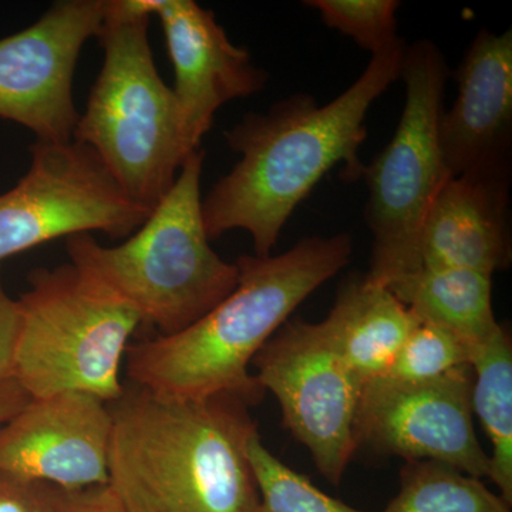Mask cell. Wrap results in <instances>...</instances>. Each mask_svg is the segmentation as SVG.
<instances>
[{
    "label": "cell",
    "mask_w": 512,
    "mask_h": 512,
    "mask_svg": "<svg viewBox=\"0 0 512 512\" xmlns=\"http://www.w3.org/2000/svg\"><path fill=\"white\" fill-rule=\"evenodd\" d=\"M20 325L19 302L6 292L0 272V384L13 379Z\"/></svg>",
    "instance_id": "cell-24"
},
{
    "label": "cell",
    "mask_w": 512,
    "mask_h": 512,
    "mask_svg": "<svg viewBox=\"0 0 512 512\" xmlns=\"http://www.w3.org/2000/svg\"><path fill=\"white\" fill-rule=\"evenodd\" d=\"M419 322L447 330L473 352L501 328L493 276L460 268L421 269L389 289Z\"/></svg>",
    "instance_id": "cell-17"
},
{
    "label": "cell",
    "mask_w": 512,
    "mask_h": 512,
    "mask_svg": "<svg viewBox=\"0 0 512 512\" xmlns=\"http://www.w3.org/2000/svg\"><path fill=\"white\" fill-rule=\"evenodd\" d=\"M510 190L511 173L448 178L421 232V269H470L491 276L508 269Z\"/></svg>",
    "instance_id": "cell-15"
},
{
    "label": "cell",
    "mask_w": 512,
    "mask_h": 512,
    "mask_svg": "<svg viewBox=\"0 0 512 512\" xmlns=\"http://www.w3.org/2000/svg\"><path fill=\"white\" fill-rule=\"evenodd\" d=\"M480 478L431 461L406 463L400 490L383 512H511Z\"/></svg>",
    "instance_id": "cell-19"
},
{
    "label": "cell",
    "mask_w": 512,
    "mask_h": 512,
    "mask_svg": "<svg viewBox=\"0 0 512 512\" xmlns=\"http://www.w3.org/2000/svg\"><path fill=\"white\" fill-rule=\"evenodd\" d=\"M106 0H60L16 35L0 39V117L37 140H73L80 113L73 79L87 40L97 37Z\"/></svg>",
    "instance_id": "cell-11"
},
{
    "label": "cell",
    "mask_w": 512,
    "mask_h": 512,
    "mask_svg": "<svg viewBox=\"0 0 512 512\" xmlns=\"http://www.w3.org/2000/svg\"><path fill=\"white\" fill-rule=\"evenodd\" d=\"M473 369L457 367L430 382L363 384L355 420L356 446L413 461H431L467 476L490 477V454L473 424Z\"/></svg>",
    "instance_id": "cell-10"
},
{
    "label": "cell",
    "mask_w": 512,
    "mask_h": 512,
    "mask_svg": "<svg viewBox=\"0 0 512 512\" xmlns=\"http://www.w3.org/2000/svg\"><path fill=\"white\" fill-rule=\"evenodd\" d=\"M205 151L185 160L148 220L117 247L93 234L67 238L70 262L116 293L154 326L174 335L207 315L238 284V266L211 247L202 215Z\"/></svg>",
    "instance_id": "cell-5"
},
{
    "label": "cell",
    "mask_w": 512,
    "mask_h": 512,
    "mask_svg": "<svg viewBox=\"0 0 512 512\" xmlns=\"http://www.w3.org/2000/svg\"><path fill=\"white\" fill-rule=\"evenodd\" d=\"M352 238L309 237L281 255H242L238 284L207 315L174 335L127 349L133 386L164 399L229 394L247 406L264 397L252 360L295 309L352 258Z\"/></svg>",
    "instance_id": "cell-2"
},
{
    "label": "cell",
    "mask_w": 512,
    "mask_h": 512,
    "mask_svg": "<svg viewBox=\"0 0 512 512\" xmlns=\"http://www.w3.org/2000/svg\"><path fill=\"white\" fill-rule=\"evenodd\" d=\"M453 76L457 99L439 127L448 173H511L512 30L481 29Z\"/></svg>",
    "instance_id": "cell-14"
},
{
    "label": "cell",
    "mask_w": 512,
    "mask_h": 512,
    "mask_svg": "<svg viewBox=\"0 0 512 512\" xmlns=\"http://www.w3.org/2000/svg\"><path fill=\"white\" fill-rule=\"evenodd\" d=\"M30 156L25 177L0 195V262L56 238L94 232L128 238L150 217L92 148L36 140Z\"/></svg>",
    "instance_id": "cell-8"
},
{
    "label": "cell",
    "mask_w": 512,
    "mask_h": 512,
    "mask_svg": "<svg viewBox=\"0 0 512 512\" xmlns=\"http://www.w3.org/2000/svg\"><path fill=\"white\" fill-rule=\"evenodd\" d=\"M406 49L402 39L372 55L359 79L326 106L311 94H293L225 131L241 158L202 200L208 237L244 229L255 255L269 256L293 212L336 164L345 165L343 180L362 178L367 113L400 80Z\"/></svg>",
    "instance_id": "cell-1"
},
{
    "label": "cell",
    "mask_w": 512,
    "mask_h": 512,
    "mask_svg": "<svg viewBox=\"0 0 512 512\" xmlns=\"http://www.w3.org/2000/svg\"><path fill=\"white\" fill-rule=\"evenodd\" d=\"M109 485L127 512H256L247 404L164 399L137 386L109 403Z\"/></svg>",
    "instance_id": "cell-3"
},
{
    "label": "cell",
    "mask_w": 512,
    "mask_h": 512,
    "mask_svg": "<svg viewBox=\"0 0 512 512\" xmlns=\"http://www.w3.org/2000/svg\"><path fill=\"white\" fill-rule=\"evenodd\" d=\"M471 407L491 444L490 480L512 505V345L501 326L471 352Z\"/></svg>",
    "instance_id": "cell-18"
},
{
    "label": "cell",
    "mask_w": 512,
    "mask_h": 512,
    "mask_svg": "<svg viewBox=\"0 0 512 512\" xmlns=\"http://www.w3.org/2000/svg\"><path fill=\"white\" fill-rule=\"evenodd\" d=\"M150 20L141 0H106L97 35L103 66L73 140L92 148L121 190L153 212L195 151L154 62Z\"/></svg>",
    "instance_id": "cell-4"
},
{
    "label": "cell",
    "mask_w": 512,
    "mask_h": 512,
    "mask_svg": "<svg viewBox=\"0 0 512 512\" xmlns=\"http://www.w3.org/2000/svg\"><path fill=\"white\" fill-rule=\"evenodd\" d=\"M28 279L18 299L13 379L32 399L67 392L119 399L121 362L140 315L72 262L33 269Z\"/></svg>",
    "instance_id": "cell-6"
},
{
    "label": "cell",
    "mask_w": 512,
    "mask_h": 512,
    "mask_svg": "<svg viewBox=\"0 0 512 512\" xmlns=\"http://www.w3.org/2000/svg\"><path fill=\"white\" fill-rule=\"evenodd\" d=\"M247 454L258 488L256 512H367L330 497L308 477L286 466L269 451L259 433L249 439Z\"/></svg>",
    "instance_id": "cell-20"
},
{
    "label": "cell",
    "mask_w": 512,
    "mask_h": 512,
    "mask_svg": "<svg viewBox=\"0 0 512 512\" xmlns=\"http://www.w3.org/2000/svg\"><path fill=\"white\" fill-rule=\"evenodd\" d=\"M109 403L89 393L32 399L0 426V473L80 491L109 484Z\"/></svg>",
    "instance_id": "cell-12"
},
{
    "label": "cell",
    "mask_w": 512,
    "mask_h": 512,
    "mask_svg": "<svg viewBox=\"0 0 512 512\" xmlns=\"http://www.w3.org/2000/svg\"><path fill=\"white\" fill-rule=\"evenodd\" d=\"M471 352L447 330L419 322L404 340L392 366L379 379L393 383L430 382L457 367L470 365Z\"/></svg>",
    "instance_id": "cell-21"
},
{
    "label": "cell",
    "mask_w": 512,
    "mask_h": 512,
    "mask_svg": "<svg viewBox=\"0 0 512 512\" xmlns=\"http://www.w3.org/2000/svg\"><path fill=\"white\" fill-rule=\"evenodd\" d=\"M67 512H127L109 484L76 491Z\"/></svg>",
    "instance_id": "cell-25"
},
{
    "label": "cell",
    "mask_w": 512,
    "mask_h": 512,
    "mask_svg": "<svg viewBox=\"0 0 512 512\" xmlns=\"http://www.w3.org/2000/svg\"><path fill=\"white\" fill-rule=\"evenodd\" d=\"M448 76L436 43L423 39L407 46L400 70L406 100L399 126L382 153L362 171L369 191L365 218L373 237L365 276L387 289L421 271L424 222L451 177L439 138Z\"/></svg>",
    "instance_id": "cell-7"
},
{
    "label": "cell",
    "mask_w": 512,
    "mask_h": 512,
    "mask_svg": "<svg viewBox=\"0 0 512 512\" xmlns=\"http://www.w3.org/2000/svg\"><path fill=\"white\" fill-rule=\"evenodd\" d=\"M256 380L281 406L282 423L308 448L329 483L339 485L357 446L360 383L322 322L288 320L252 360Z\"/></svg>",
    "instance_id": "cell-9"
},
{
    "label": "cell",
    "mask_w": 512,
    "mask_h": 512,
    "mask_svg": "<svg viewBox=\"0 0 512 512\" xmlns=\"http://www.w3.org/2000/svg\"><path fill=\"white\" fill-rule=\"evenodd\" d=\"M160 19L173 63V89L184 136L191 150L201 148L215 113L232 100L262 92L268 73L251 53L229 40L214 12L192 0H141Z\"/></svg>",
    "instance_id": "cell-13"
},
{
    "label": "cell",
    "mask_w": 512,
    "mask_h": 512,
    "mask_svg": "<svg viewBox=\"0 0 512 512\" xmlns=\"http://www.w3.org/2000/svg\"><path fill=\"white\" fill-rule=\"evenodd\" d=\"M76 491L0 473V512H67Z\"/></svg>",
    "instance_id": "cell-23"
},
{
    "label": "cell",
    "mask_w": 512,
    "mask_h": 512,
    "mask_svg": "<svg viewBox=\"0 0 512 512\" xmlns=\"http://www.w3.org/2000/svg\"><path fill=\"white\" fill-rule=\"evenodd\" d=\"M419 320L389 289L365 275L342 285L323 328L360 386L392 366Z\"/></svg>",
    "instance_id": "cell-16"
},
{
    "label": "cell",
    "mask_w": 512,
    "mask_h": 512,
    "mask_svg": "<svg viewBox=\"0 0 512 512\" xmlns=\"http://www.w3.org/2000/svg\"><path fill=\"white\" fill-rule=\"evenodd\" d=\"M303 5L318 10L328 28L355 40L372 55L402 40L397 35V0H309Z\"/></svg>",
    "instance_id": "cell-22"
},
{
    "label": "cell",
    "mask_w": 512,
    "mask_h": 512,
    "mask_svg": "<svg viewBox=\"0 0 512 512\" xmlns=\"http://www.w3.org/2000/svg\"><path fill=\"white\" fill-rule=\"evenodd\" d=\"M32 400L16 380L0 384V426L28 406Z\"/></svg>",
    "instance_id": "cell-26"
}]
</instances>
